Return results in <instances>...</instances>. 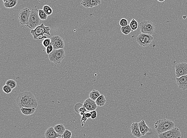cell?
Listing matches in <instances>:
<instances>
[{"mask_svg": "<svg viewBox=\"0 0 187 138\" xmlns=\"http://www.w3.org/2000/svg\"><path fill=\"white\" fill-rule=\"evenodd\" d=\"M41 24V20L39 16L38 10L35 8L31 10L29 19L26 27L32 30L40 26Z\"/></svg>", "mask_w": 187, "mask_h": 138, "instance_id": "277c9868", "label": "cell"}, {"mask_svg": "<svg viewBox=\"0 0 187 138\" xmlns=\"http://www.w3.org/2000/svg\"><path fill=\"white\" fill-rule=\"evenodd\" d=\"M88 119L85 116V115H84V116H82V119H81V122H82V127L84 126V123H85V122L87 121Z\"/></svg>", "mask_w": 187, "mask_h": 138, "instance_id": "e575fe53", "label": "cell"}, {"mask_svg": "<svg viewBox=\"0 0 187 138\" xmlns=\"http://www.w3.org/2000/svg\"><path fill=\"white\" fill-rule=\"evenodd\" d=\"M2 90H3V92H4L5 93L8 94L10 93L11 92H12L13 89L11 88L9 86H7V85H5L2 87Z\"/></svg>", "mask_w": 187, "mask_h": 138, "instance_id": "f1b7e54d", "label": "cell"}, {"mask_svg": "<svg viewBox=\"0 0 187 138\" xmlns=\"http://www.w3.org/2000/svg\"><path fill=\"white\" fill-rule=\"evenodd\" d=\"M17 0H10L4 3V7L7 8H11L15 7L17 4Z\"/></svg>", "mask_w": 187, "mask_h": 138, "instance_id": "44dd1931", "label": "cell"}, {"mask_svg": "<svg viewBox=\"0 0 187 138\" xmlns=\"http://www.w3.org/2000/svg\"><path fill=\"white\" fill-rule=\"evenodd\" d=\"M138 125H139L140 130L141 134L142 136H145L149 131V127L147 126L146 122L143 120L139 122Z\"/></svg>", "mask_w": 187, "mask_h": 138, "instance_id": "e0dca14e", "label": "cell"}, {"mask_svg": "<svg viewBox=\"0 0 187 138\" xmlns=\"http://www.w3.org/2000/svg\"><path fill=\"white\" fill-rule=\"evenodd\" d=\"M51 44L52 45L54 50L64 49L65 46L64 41L63 38L58 35L53 36L50 38Z\"/></svg>", "mask_w": 187, "mask_h": 138, "instance_id": "30bf717a", "label": "cell"}, {"mask_svg": "<svg viewBox=\"0 0 187 138\" xmlns=\"http://www.w3.org/2000/svg\"><path fill=\"white\" fill-rule=\"evenodd\" d=\"M54 128L55 132L61 136L66 130L64 126L61 123L56 125L54 127Z\"/></svg>", "mask_w": 187, "mask_h": 138, "instance_id": "d6986e66", "label": "cell"}, {"mask_svg": "<svg viewBox=\"0 0 187 138\" xmlns=\"http://www.w3.org/2000/svg\"><path fill=\"white\" fill-rule=\"evenodd\" d=\"M56 138H62V137H58Z\"/></svg>", "mask_w": 187, "mask_h": 138, "instance_id": "f35d334b", "label": "cell"}, {"mask_svg": "<svg viewBox=\"0 0 187 138\" xmlns=\"http://www.w3.org/2000/svg\"><path fill=\"white\" fill-rule=\"evenodd\" d=\"M177 78L187 75V63L181 62L177 63L175 67Z\"/></svg>", "mask_w": 187, "mask_h": 138, "instance_id": "8fae6325", "label": "cell"}, {"mask_svg": "<svg viewBox=\"0 0 187 138\" xmlns=\"http://www.w3.org/2000/svg\"><path fill=\"white\" fill-rule=\"evenodd\" d=\"M17 105L21 107L34 108L38 107V103L34 95L31 92H22L18 95L16 100Z\"/></svg>", "mask_w": 187, "mask_h": 138, "instance_id": "6da1fadb", "label": "cell"}, {"mask_svg": "<svg viewBox=\"0 0 187 138\" xmlns=\"http://www.w3.org/2000/svg\"><path fill=\"white\" fill-rule=\"evenodd\" d=\"M83 105L88 111L89 112L96 110L97 107V105L95 101L92 100L90 98H88L84 101Z\"/></svg>", "mask_w": 187, "mask_h": 138, "instance_id": "7c38bea8", "label": "cell"}, {"mask_svg": "<svg viewBox=\"0 0 187 138\" xmlns=\"http://www.w3.org/2000/svg\"><path fill=\"white\" fill-rule=\"evenodd\" d=\"M91 113V118L93 119H95L97 117V112L95 110L93 111L90 112Z\"/></svg>", "mask_w": 187, "mask_h": 138, "instance_id": "836d02e7", "label": "cell"}, {"mask_svg": "<svg viewBox=\"0 0 187 138\" xmlns=\"http://www.w3.org/2000/svg\"><path fill=\"white\" fill-rule=\"evenodd\" d=\"M101 95V94L99 92L96 90H93L89 94V98L95 101Z\"/></svg>", "mask_w": 187, "mask_h": 138, "instance_id": "7402d4cb", "label": "cell"}, {"mask_svg": "<svg viewBox=\"0 0 187 138\" xmlns=\"http://www.w3.org/2000/svg\"><path fill=\"white\" fill-rule=\"evenodd\" d=\"M54 50V48H53L52 45L50 44L46 48V51L47 54L49 55Z\"/></svg>", "mask_w": 187, "mask_h": 138, "instance_id": "d6a6232c", "label": "cell"}, {"mask_svg": "<svg viewBox=\"0 0 187 138\" xmlns=\"http://www.w3.org/2000/svg\"><path fill=\"white\" fill-rule=\"evenodd\" d=\"M129 25L131 29H132V32L135 31L137 29L138 27V22L134 19H133L130 22Z\"/></svg>", "mask_w": 187, "mask_h": 138, "instance_id": "cb8c5ba5", "label": "cell"}, {"mask_svg": "<svg viewBox=\"0 0 187 138\" xmlns=\"http://www.w3.org/2000/svg\"><path fill=\"white\" fill-rule=\"evenodd\" d=\"M49 59L51 62L55 64H60L65 57V51L64 49L53 50L49 55Z\"/></svg>", "mask_w": 187, "mask_h": 138, "instance_id": "5b68a950", "label": "cell"}, {"mask_svg": "<svg viewBox=\"0 0 187 138\" xmlns=\"http://www.w3.org/2000/svg\"><path fill=\"white\" fill-rule=\"evenodd\" d=\"M119 24L121 27H124V26H128L129 25L128 21L127 19L123 18V19H121L119 22Z\"/></svg>", "mask_w": 187, "mask_h": 138, "instance_id": "4dcf8cb0", "label": "cell"}, {"mask_svg": "<svg viewBox=\"0 0 187 138\" xmlns=\"http://www.w3.org/2000/svg\"><path fill=\"white\" fill-rule=\"evenodd\" d=\"M157 1L160 2H163L165 0H157Z\"/></svg>", "mask_w": 187, "mask_h": 138, "instance_id": "8d00e7d4", "label": "cell"}, {"mask_svg": "<svg viewBox=\"0 0 187 138\" xmlns=\"http://www.w3.org/2000/svg\"><path fill=\"white\" fill-rule=\"evenodd\" d=\"M181 134L180 130L177 127L159 135V138H181Z\"/></svg>", "mask_w": 187, "mask_h": 138, "instance_id": "ba28073f", "label": "cell"}, {"mask_svg": "<svg viewBox=\"0 0 187 138\" xmlns=\"http://www.w3.org/2000/svg\"><path fill=\"white\" fill-rule=\"evenodd\" d=\"M101 4V0H82L81 2L83 7L86 8H93Z\"/></svg>", "mask_w": 187, "mask_h": 138, "instance_id": "4fadbf2b", "label": "cell"}, {"mask_svg": "<svg viewBox=\"0 0 187 138\" xmlns=\"http://www.w3.org/2000/svg\"><path fill=\"white\" fill-rule=\"evenodd\" d=\"M36 108H20V110L22 114L25 116H28L33 115L35 112Z\"/></svg>", "mask_w": 187, "mask_h": 138, "instance_id": "ac0fdd59", "label": "cell"}, {"mask_svg": "<svg viewBox=\"0 0 187 138\" xmlns=\"http://www.w3.org/2000/svg\"><path fill=\"white\" fill-rule=\"evenodd\" d=\"M6 85L9 86L13 90L16 87V82L14 80L10 79V80H7L6 81Z\"/></svg>", "mask_w": 187, "mask_h": 138, "instance_id": "d4e9b609", "label": "cell"}, {"mask_svg": "<svg viewBox=\"0 0 187 138\" xmlns=\"http://www.w3.org/2000/svg\"><path fill=\"white\" fill-rule=\"evenodd\" d=\"M31 10L29 8H23L20 10L19 15V19L20 23L21 25H27L31 15Z\"/></svg>", "mask_w": 187, "mask_h": 138, "instance_id": "9c48e42d", "label": "cell"}, {"mask_svg": "<svg viewBox=\"0 0 187 138\" xmlns=\"http://www.w3.org/2000/svg\"><path fill=\"white\" fill-rule=\"evenodd\" d=\"M83 106H84V105H83V104H82V103H77V104L75 105L74 107V110L77 113H79V109H80L81 107H82Z\"/></svg>", "mask_w": 187, "mask_h": 138, "instance_id": "1f68e13d", "label": "cell"}, {"mask_svg": "<svg viewBox=\"0 0 187 138\" xmlns=\"http://www.w3.org/2000/svg\"><path fill=\"white\" fill-rule=\"evenodd\" d=\"M44 135L46 138H56L59 137H61L55 132L52 127H49L47 129Z\"/></svg>", "mask_w": 187, "mask_h": 138, "instance_id": "2e32d148", "label": "cell"}, {"mask_svg": "<svg viewBox=\"0 0 187 138\" xmlns=\"http://www.w3.org/2000/svg\"><path fill=\"white\" fill-rule=\"evenodd\" d=\"M50 30V28L49 26H44V23H42L40 26H38L35 28L31 30V33L34 40L39 39V37L41 36H42V38L39 40L42 39L43 38L45 39L47 38V37L46 36L44 37V35L46 34L50 36V33L49 32Z\"/></svg>", "mask_w": 187, "mask_h": 138, "instance_id": "3957f363", "label": "cell"}, {"mask_svg": "<svg viewBox=\"0 0 187 138\" xmlns=\"http://www.w3.org/2000/svg\"><path fill=\"white\" fill-rule=\"evenodd\" d=\"M2 1H3L4 2H7V1H10V0H2Z\"/></svg>", "mask_w": 187, "mask_h": 138, "instance_id": "74e56055", "label": "cell"}, {"mask_svg": "<svg viewBox=\"0 0 187 138\" xmlns=\"http://www.w3.org/2000/svg\"><path fill=\"white\" fill-rule=\"evenodd\" d=\"M174 127V122L170 119H160L154 124V128L159 135L171 130Z\"/></svg>", "mask_w": 187, "mask_h": 138, "instance_id": "7a4b0ae2", "label": "cell"}, {"mask_svg": "<svg viewBox=\"0 0 187 138\" xmlns=\"http://www.w3.org/2000/svg\"><path fill=\"white\" fill-rule=\"evenodd\" d=\"M43 10L45 12L46 14L48 16H50L53 13V10L51 7H49L48 5H44L43 7Z\"/></svg>", "mask_w": 187, "mask_h": 138, "instance_id": "484cf974", "label": "cell"}, {"mask_svg": "<svg viewBox=\"0 0 187 138\" xmlns=\"http://www.w3.org/2000/svg\"><path fill=\"white\" fill-rule=\"evenodd\" d=\"M72 133L68 129H66L64 132L63 134L61 137L62 138H71L72 136Z\"/></svg>", "mask_w": 187, "mask_h": 138, "instance_id": "83f0119b", "label": "cell"}, {"mask_svg": "<svg viewBox=\"0 0 187 138\" xmlns=\"http://www.w3.org/2000/svg\"><path fill=\"white\" fill-rule=\"evenodd\" d=\"M85 117H87L88 119L91 118V113L90 112H87L86 113L84 114Z\"/></svg>", "mask_w": 187, "mask_h": 138, "instance_id": "d590c367", "label": "cell"}, {"mask_svg": "<svg viewBox=\"0 0 187 138\" xmlns=\"http://www.w3.org/2000/svg\"><path fill=\"white\" fill-rule=\"evenodd\" d=\"M121 31L123 34L127 35L130 34L131 32H132V29L130 27V25H128L127 26L121 27Z\"/></svg>", "mask_w": 187, "mask_h": 138, "instance_id": "603a6c76", "label": "cell"}, {"mask_svg": "<svg viewBox=\"0 0 187 138\" xmlns=\"http://www.w3.org/2000/svg\"><path fill=\"white\" fill-rule=\"evenodd\" d=\"M51 40L50 38H46L44 39V40L42 42V44L44 47L46 48L48 46L51 44Z\"/></svg>", "mask_w": 187, "mask_h": 138, "instance_id": "f546056e", "label": "cell"}, {"mask_svg": "<svg viewBox=\"0 0 187 138\" xmlns=\"http://www.w3.org/2000/svg\"><path fill=\"white\" fill-rule=\"evenodd\" d=\"M176 82L180 89L183 90H187V75L176 78Z\"/></svg>", "mask_w": 187, "mask_h": 138, "instance_id": "5bb4252c", "label": "cell"}, {"mask_svg": "<svg viewBox=\"0 0 187 138\" xmlns=\"http://www.w3.org/2000/svg\"><path fill=\"white\" fill-rule=\"evenodd\" d=\"M131 133L134 137L137 138H140L142 136L140 130L139 125L137 122H134L131 125Z\"/></svg>", "mask_w": 187, "mask_h": 138, "instance_id": "9a60e30c", "label": "cell"}, {"mask_svg": "<svg viewBox=\"0 0 187 138\" xmlns=\"http://www.w3.org/2000/svg\"><path fill=\"white\" fill-rule=\"evenodd\" d=\"M141 33L152 35L155 29V25L150 20H144L139 25Z\"/></svg>", "mask_w": 187, "mask_h": 138, "instance_id": "8992f818", "label": "cell"}, {"mask_svg": "<svg viewBox=\"0 0 187 138\" xmlns=\"http://www.w3.org/2000/svg\"><path fill=\"white\" fill-rule=\"evenodd\" d=\"M154 37L150 35L141 33L137 37V43L141 46H148L154 40Z\"/></svg>", "mask_w": 187, "mask_h": 138, "instance_id": "52a82bcc", "label": "cell"}, {"mask_svg": "<svg viewBox=\"0 0 187 138\" xmlns=\"http://www.w3.org/2000/svg\"><path fill=\"white\" fill-rule=\"evenodd\" d=\"M38 14H39V16L41 20H45L47 19L48 16L46 14L43 9H39L38 10Z\"/></svg>", "mask_w": 187, "mask_h": 138, "instance_id": "4316f807", "label": "cell"}, {"mask_svg": "<svg viewBox=\"0 0 187 138\" xmlns=\"http://www.w3.org/2000/svg\"><path fill=\"white\" fill-rule=\"evenodd\" d=\"M95 101L97 106L102 107L104 106L107 102V100L104 95H101Z\"/></svg>", "mask_w": 187, "mask_h": 138, "instance_id": "ffe728a7", "label": "cell"}]
</instances>
